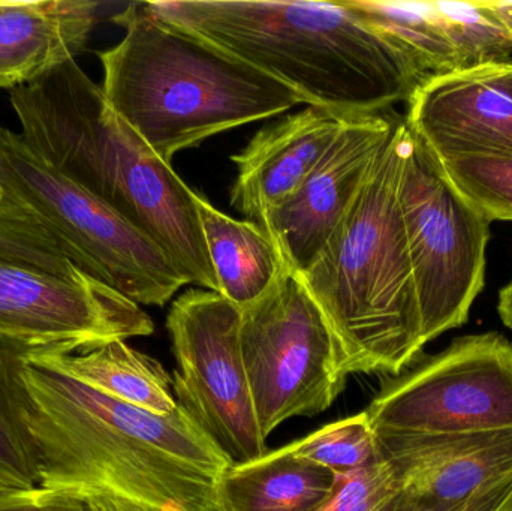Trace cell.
Returning <instances> with one entry per match:
<instances>
[{"mask_svg":"<svg viewBox=\"0 0 512 511\" xmlns=\"http://www.w3.org/2000/svg\"><path fill=\"white\" fill-rule=\"evenodd\" d=\"M36 359L21 371V414L39 488L107 494L144 511H225L219 483L233 461L182 407L152 413Z\"/></svg>","mask_w":512,"mask_h":511,"instance_id":"1","label":"cell"},{"mask_svg":"<svg viewBox=\"0 0 512 511\" xmlns=\"http://www.w3.org/2000/svg\"><path fill=\"white\" fill-rule=\"evenodd\" d=\"M27 146L152 239L188 284L219 293L198 194L113 110L75 60L9 90Z\"/></svg>","mask_w":512,"mask_h":511,"instance_id":"2","label":"cell"},{"mask_svg":"<svg viewBox=\"0 0 512 511\" xmlns=\"http://www.w3.org/2000/svg\"><path fill=\"white\" fill-rule=\"evenodd\" d=\"M155 14L345 117L408 104L426 80L411 57L343 2L159 0Z\"/></svg>","mask_w":512,"mask_h":511,"instance_id":"3","label":"cell"},{"mask_svg":"<svg viewBox=\"0 0 512 511\" xmlns=\"http://www.w3.org/2000/svg\"><path fill=\"white\" fill-rule=\"evenodd\" d=\"M113 21L125 36L98 53L102 92L170 164L177 153L213 135L304 104L285 84L164 20L147 2L129 3Z\"/></svg>","mask_w":512,"mask_h":511,"instance_id":"4","label":"cell"},{"mask_svg":"<svg viewBox=\"0 0 512 511\" xmlns=\"http://www.w3.org/2000/svg\"><path fill=\"white\" fill-rule=\"evenodd\" d=\"M405 116L351 209L298 278L351 374L397 375L423 350L420 306L399 206Z\"/></svg>","mask_w":512,"mask_h":511,"instance_id":"5","label":"cell"},{"mask_svg":"<svg viewBox=\"0 0 512 511\" xmlns=\"http://www.w3.org/2000/svg\"><path fill=\"white\" fill-rule=\"evenodd\" d=\"M0 183L60 240L75 266L140 306H164L186 287L173 261L113 207L39 158L0 126Z\"/></svg>","mask_w":512,"mask_h":511,"instance_id":"6","label":"cell"},{"mask_svg":"<svg viewBox=\"0 0 512 511\" xmlns=\"http://www.w3.org/2000/svg\"><path fill=\"white\" fill-rule=\"evenodd\" d=\"M397 195L426 345L468 321L486 281L492 222L454 188L409 125Z\"/></svg>","mask_w":512,"mask_h":511,"instance_id":"7","label":"cell"},{"mask_svg":"<svg viewBox=\"0 0 512 511\" xmlns=\"http://www.w3.org/2000/svg\"><path fill=\"white\" fill-rule=\"evenodd\" d=\"M240 344L265 440L286 420L324 413L345 390L333 335L292 270L242 309Z\"/></svg>","mask_w":512,"mask_h":511,"instance_id":"8","label":"cell"},{"mask_svg":"<svg viewBox=\"0 0 512 511\" xmlns=\"http://www.w3.org/2000/svg\"><path fill=\"white\" fill-rule=\"evenodd\" d=\"M366 413L381 437L512 429V344L496 332L456 339L385 381Z\"/></svg>","mask_w":512,"mask_h":511,"instance_id":"9","label":"cell"},{"mask_svg":"<svg viewBox=\"0 0 512 511\" xmlns=\"http://www.w3.org/2000/svg\"><path fill=\"white\" fill-rule=\"evenodd\" d=\"M242 309L216 291L180 294L167 317L177 369L173 390L182 407L233 464L267 453L256 419L240 344Z\"/></svg>","mask_w":512,"mask_h":511,"instance_id":"10","label":"cell"},{"mask_svg":"<svg viewBox=\"0 0 512 511\" xmlns=\"http://www.w3.org/2000/svg\"><path fill=\"white\" fill-rule=\"evenodd\" d=\"M152 318L104 282L0 263V335L80 351L149 336Z\"/></svg>","mask_w":512,"mask_h":511,"instance_id":"11","label":"cell"},{"mask_svg":"<svg viewBox=\"0 0 512 511\" xmlns=\"http://www.w3.org/2000/svg\"><path fill=\"white\" fill-rule=\"evenodd\" d=\"M399 119L394 110L348 119L303 185L262 221L289 270L303 273L324 248L369 179Z\"/></svg>","mask_w":512,"mask_h":511,"instance_id":"12","label":"cell"},{"mask_svg":"<svg viewBox=\"0 0 512 511\" xmlns=\"http://www.w3.org/2000/svg\"><path fill=\"white\" fill-rule=\"evenodd\" d=\"M405 119L439 161L512 158V60L426 78Z\"/></svg>","mask_w":512,"mask_h":511,"instance_id":"13","label":"cell"},{"mask_svg":"<svg viewBox=\"0 0 512 511\" xmlns=\"http://www.w3.org/2000/svg\"><path fill=\"white\" fill-rule=\"evenodd\" d=\"M376 440L397 482L393 511H454L512 474V429Z\"/></svg>","mask_w":512,"mask_h":511,"instance_id":"14","label":"cell"},{"mask_svg":"<svg viewBox=\"0 0 512 511\" xmlns=\"http://www.w3.org/2000/svg\"><path fill=\"white\" fill-rule=\"evenodd\" d=\"M351 117L307 105L268 123L233 156L237 177L231 206L261 225L297 192Z\"/></svg>","mask_w":512,"mask_h":511,"instance_id":"15","label":"cell"},{"mask_svg":"<svg viewBox=\"0 0 512 511\" xmlns=\"http://www.w3.org/2000/svg\"><path fill=\"white\" fill-rule=\"evenodd\" d=\"M98 14L92 0H0V89L32 83L75 60Z\"/></svg>","mask_w":512,"mask_h":511,"instance_id":"16","label":"cell"},{"mask_svg":"<svg viewBox=\"0 0 512 511\" xmlns=\"http://www.w3.org/2000/svg\"><path fill=\"white\" fill-rule=\"evenodd\" d=\"M337 476L285 446L233 464L219 483L225 511H312L327 500Z\"/></svg>","mask_w":512,"mask_h":511,"instance_id":"17","label":"cell"},{"mask_svg":"<svg viewBox=\"0 0 512 511\" xmlns=\"http://www.w3.org/2000/svg\"><path fill=\"white\" fill-rule=\"evenodd\" d=\"M197 204L219 294L240 309L248 308L288 267L261 225L231 218L201 195Z\"/></svg>","mask_w":512,"mask_h":511,"instance_id":"18","label":"cell"},{"mask_svg":"<svg viewBox=\"0 0 512 511\" xmlns=\"http://www.w3.org/2000/svg\"><path fill=\"white\" fill-rule=\"evenodd\" d=\"M36 360L117 401L152 413L171 414L179 407L173 380L164 366L126 341L105 342L75 353L47 354Z\"/></svg>","mask_w":512,"mask_h":511,"instance_id":"19","label":"cell"},{"mask_svg":"<svg viewBox=\"0 0 512 511\" xmlns=\"http://www.w3.org/2000/svg\"><path fill=\"white\" fill-rule=\"evenodd\" d=\"M343 5L405 51L424 77L462 71L459 54L445 29L436 0H343Z\"/></svg>","mask_w":512,"mask_h":511,"instance_id":"20","label":"cell"},{"mask_svg":"<svg viewBox=\"0 0 512 511\" xmlns=\"http://www.w3.org/2000/svg\"><path fill=\"white\" fill-rule=\"evenodd\" d=\"M59 353L74 351L0 335V494L39 488L38 468L21 414V371L29 360Z\"/></svg>","mask_w":512,"mask_h":511,"instance_id":"21","label":"cell"},{"mask_svg":"<svg viewBox=\"0 0 512 511\" xmlns=\"http://www.w3.org/2000/svg\"><path fill=\"white\" fill-rule=\"evenodd\" d=\"M0 263L30 267L62 278H78L86 273L75 266L68 249L38 216L6 195L0 203Z\"/></svg>","mask_w":512,"mask_h":511,"instance_id":"22","label":"cell"},{"mask_svg":"<svg viewBox=\"0 0 512 511\" xmlns=\"http://www.w3.org/2000/svg\"><path fill=\"white\" fill-rule=\"evenodd\" d=\"M436 6L459 54L462 71L510 62L512 32L486 0H436Z\"/></svg>","mask_w":512,"mask_h":511,"instance_id":"23","label":"cell"},{"mask_svg":"<svg viewBox=\"0 0 512 511\" xmlns=\"http://www.w3.org/2000/svg\"><path fill=\"white\" fill-rule=\"evenodd\" d=\"M289 447L295 455L336 476L361 470L379 459L378 440L366 411L330 423Z\"/></svg>","mask_w":512,"mask_h":511,"instance_id":"24","label":"cell"},{"mask_svg":"<svg viewBox=\"0 0 512 511\" xmlns=\"http://www.w3.org/2000/svg\"><path fill=\"white\" fill-rule=\"evenodd\" d=\"M454 188L493 221H512V158L459 156L442 159Z\"/></svg>","mask_w":512,"mask_h":511,"instance_id":"25","label":"cell"},{"mask_svg":"<svg viewBox=\"0 0 512 511\" xmlns=\"http://www.w3.org/2000/svg\"><path fill=\"white\" fill-rule=\"evenodd\" d=\"M396 495L393 471L379 456L361 470L337 476L330 497L312 511H393Z\"/></svg>","mask_w":512,"mask_h":511,"instance_id":"26","label":"cell"},{"mask_svg":"<svg viewBox=\"0 0 512 511\" xmlns=\"http://www.w3.org/2000/svg\"><path fill=\"white\" fill-rule=\"evenodd\" d=\"M75 494L35 488L32 491L2 492L0 511H74Z\"/></svg>","mask_w":512,"mask_h":511,"instance_id":"27","label":"cell"},{"mask_svg":"<svg viewBox=\"0 0 512 511\" xmlns=\"http://www.w3.org/2000/svg\"><path fill=\"white\" fill-rule=\"evenodd\" d=\"M454 511H512V474L490 483Z\"/></svg>","mask_w":512,"mask_h":511,"instance_id":"28","label":"cell"},{"mask_svg":"<svg viewBox=\"0 0 512 511\" xmlns=\"http://www.w3.org/2000/svg\"><path fill=\"white\" fill-rule=\"evenodd\" d=\"M74 494V492H72ZM74 511H144L128 501L95 492L75 494Z\"/></svg>","mask_w":512,"mask_h":511,"instance_id":"29","label":"cell"},{"mask_svg":"<svg viewBox=\"0 0 512 511\" xmlns=\"http://www.w3.org/2000/svg\"><path fill=\"white\" fill-rule=\"evenodd\" d=\"M498 312L502 323L512 330V278L502 290L499 291Z\"/></svg>","mask_w":512,"mask_h":511,"instance_id":"30","label":"cell"},{"mask_svg":"<svg viewBox=\"0 0 512 511\" xmlns=\"http://www.w3.org/2000/svg\"><path fill=\"white\" fill-rule=\"evenodd\" d=\"M486 3L499 15V18L510 27L512 32V2H505V0H486Z\"/></svg>","mask_w":512,"mask_h":511,"instance_id":"31","label":"cell"},{"mask_svg":"<svg viewBox=\"0 0 512 511\" xmlns=\"http://www.w3.org/2000/svg\"><path fill=\"white\" fill-rule=\"evenodd\" d=\"M5 200V189H3L2 183H0V203Z\"/></svg>","mask_w":512,"mask_h":511,"instance_id":"32","label":"cell"}]
</instances>
